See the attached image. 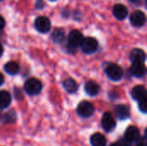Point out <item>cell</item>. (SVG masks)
I'll list each match as a JSON object with an SVG mask.
<instances>
[{
  "label": "cell",
  "mask_w": 147,
  "mask_h": 146,
  "mask_svg": "<svg viewBox=\"0 0 147 146\" xmlns=\"http://www.w3.org/2000/svg\"><path fill=\"white\" fill-rule=\"evenodd\" d=\"M4 70L9 75H16V74H17L19 72L20 67H19V65L16 62L10 61V62H8L4 65Z\"/></svg>",
  "instance_id": "ffe728a7"
},
{
  "label": "cell",
  "mask_w": 147,
  "mask_h": 146,
  "mask_svg": "<svg viewBox=\"0 0 147 146\" xmlns=\"http://www.w3.org/2000/svg\"><path fill=\"white\" fill-rule=\"evenodd\" d=\"M140 137V130L136 126H128L124 133V139L128 143L136 142Z\"/></svg>",
  "instance_id": "9c48e42d"
},
{
  "label": "cell",
  "mask_w": 147,
  "mask_h": 146,
  "mask_svg": "<svg viewBox=\"0 0 147 146\" xmlns=\"http://www.w3.org/2000/svg\"><path fill=\"white\" fill-rule=\"evenodd\" d=\"M24 89L29 96H36L42 89V84L40 80L36 78H29L24 84Z\"/></svg>",
  "instance_id": "6da1fadb"
},
{
  "label": "cell",
  "mask_w": 147,
  "mask_h": 146,
  "mask_svg": "<svg viewBox=\"0 0 147 146\" xmlns=\"http://www.w3.org/2000/svg\"><path fill=\"white\" fill-rule=\"evenodd\" d=\"M90 143H91L92 146H106L107 140L102 134L96 133L91 136Z\"/></svg>",
  "instance_id": "e0dca14e"
},
{
  "label": "cell",
  "mask_w": 147,
  "mask_h": 146,
  "mask_svg": "<svg viewBox=\"0 0 147 146\" xmlns=\"http://www.w3.org/2000/svg\"><path fill=\"white\" fill-rule=\"evenodd\" d=\"M115 114L116 117L121 120H127L130 116V112H129L128 108L125 105H122V104L117 105L115 108Z\"/></svg>",
  "instance_id": "4fadbf2b"
},
{
  "label": "cell",
  "mask_w": 147,
  "mask_h": 146,
  "mask_svg": "<svg viewBox=\"0 0 147 146\" xmlns=\"http://www.w3.org/2000/svg\"><path fill=\"white\" fill-rule=\"evenodd\" d=\"M77 112L83 118H89L94 114V106L89 102H82L78 104Z\"/></svg>",
  "instance_id": "277c9868"
},
{
  "label": "cell",
  "mask_w": 147,
  "mask_h": 146,
  "mask_svg": "<svg viewBox=\"0 0 147 146\" xmlns=\"http://www.w3.org/2000/svg\"><path fill=\"white\" fill-rule=\"evenodd\" d=\"M1 121L3 122V123H7V124H9V123H13L15 122L16 120V114L14 112H9L3 115H2L1 117Z\"/></svg>",
  "instance_id": "44dd1931"
},
{
  "label": "cell",
  "mask_w": 147,
  "mask_h": 146,
  "mask_svg": "<svg viewBox=\"0 0 147 146\" xmlns=\"http://www.w3.org/2000/svg\"><path fill=\"white\" fill-rule=\"evenodd\" d=\"M139 108L142 113H146L147 112V100L146 98L141 100L139 102Z\"/></svg>",
  "instance_id": "7402d4cb"
},
{
  "label": "cell",
  "mask_w": 147,
  "mask_h": 146,
  "mask_svg": "<svg viewBox=\"0 0 147 146\" xmlns=\"http://www.w3.org/2000/svg\"><path fill=\"white\" fill-rule=\"evenodd\" d=\"M99 85L94 81H89L84 85V90L90 96H96L99 93Z\"/></svg>",
  "instance_id": "9a60e30c"
},
{
  "label": "cell",
  "mask_w": 147,
  "mask_h": 146,
  "mask_svg": "<svg viewBox=\"0 0 147 146\" xmlns=\"http://www.w3.org/2000/svg\"><path fill=\"white\" fill-rule=\"evenodd\" d=\"M11 102V96L10 94L6 90L0 91V108L3 109L9 106Z\"/></svg>",
  "instance_id": "2e32d148"
},
{
  "label": "cell",
  "mask_w": 147,
  "mask_h": 146,
  "mask_svg": "<svg viewBox=\"0 0 147 146\" xmlns=\"http://www.w3.org/2000/svg\"><path fill=\"white\" fill-rule=\"evenodd\" d=\"M110 146H124V145H122L121 143H114V144L110 145Z\"/></svg>",
  "instance_id": "484cf974"
},
{
  "label": "cell",
  "mask_w": 147,
  "mask_h": 146,
  "mask_svg": "<svg viewBox=\"0 0 147 146\" xmlns=\"http://www.w3.org/2000/svg\"><path fill=\"white\" fill-rule=\"evenodd\" d=\"M130 71L131 74L136 77H143L146 73V68L144 63H133L130 68Z\"/></svg>",
  "instance_id": "30bf717a"
},
{
  "label": "cell",
  "mask_w": 147,
  "mask_h": 146,
  "mask_svg": "<svg viewBox=\"0 0 147 146\" xmlns=\"http://www.w3.org/2000/svg\"><path fill=\"white\" fill-rule=\"evenodd\" d=\"M102 126L103 130L107 133H110L115 128L116 122L110 113L109 112L104 113V114L102 115Z\"/></svg>",
  "instance_id": "5b68a950"
},
{
  "label": "cell",
  "mask_w": 147,
  "mask_h": 146,
  "mask_svg": "<svg viewBox=\"0 0 147 146\" xmlns=\"http://www.w3.org/2000/svg\"><path fill=\"white\" fill-rule=\"evenodd\" d=\"M3 82H4V77H3V75L0 72V86L3 83Z\"/></svg>",
  "instance_id": "d4e9b609"
},
{
  "label": "cell",
  "mask_w": 147,
  "mask_h": 146,
  "mask_svg": "<svg viewBox=\"0 0 147 146\" xmlns=\"http://www.w3.org/2000/svg\"><path fill=\"white\" fill-rule=\"evenodd\" d=\"M35 28L40 33H47L51 28V22L46 16H39L34 22Z\"/></svg>",
  "instance_id": "8992f818"
},
{
  "label": "cell",
  "mask_w": 147,
  "mask_h": 146,
  "mask_svg": "<svg viewBox=\"0 0 147 146\" xmlns=\"http://www.w3.org/2000/svg\"><path fill=\"white\" fill-rule=\"evenodd\" d=\"M146 15L141 10H135L130 15V22L134 27H142L146 23Z\"/></svg>",
  "instance_id": "52a82bcc"
},
{
  "label": "cell",
  "mask_w": 147,
  "mask_h": 146,
  "mask_svg": "<svg viewBox=\"0 0 147 146\" xmlns=\"http://www.w3.org/2000/svg\"><path fill=\"white\" fill-rule=\"evenodd\" d=\"M51 39L54 43H58L60 44L62 42H64L65 39V32L61 29V28H57L55 29L51 35Z\"/></svg>",
  "instance_id": "ac0fdd59"
},
{
  "label": "cell",
  "mask_w": 147,
  "mask_h": 146,
  "mask_svg": "<svg viewBox=\"0 0 147 146\" xmlns=\"http://www.w3.org/2000/svg\"><path fill=\"white\" fill-rule=\"evenodd\" d=\"M131 95H132L133 99L140 102V101L146 98V88L144 86L138 85V86H135L132 89Z\"/></svg>",
  "instance_id": "7c38bea8"
},
{
  "label": "cell",
  "mask_w": 147,
  "mask_h": 146,
  "mask_svg": "<svg viewBox=\"0 0 147 146\" xmlns=\"http://www.w3.org/2000/svg\"><path fill=\"white\" fill-rule=\"evenodd\" d=\"M81 47L84 52L87 54H90L96 51L98 47V42L95 38L86 37V38H84L81 43Z\"/></svg>",
  "instance_id": "3957f363"
},
{
  "label": "cell",
  "mask_w": 147,
  "mask_h": 146,
  "mask_svg": "<svg viewBox=\"0 0 147 146\" xmlns=\"http://www.w3.org/2000/svg\"><path fill=\"white\" fill-rule=\"evenodd\" d=\"M3 46H2V44L0 43V57L2 56V54H3Z\"/></svg>",
  "instance_id": "4316f807"
},
{
  "label": "cell",
  "mask_w": 147,
  "mask_h": 146,
  "mask_svg": "<svg viewBox=\"0 0 147 146\" xmlns=\"http://www.w3.org/2000/svg\"><path fill=\"white\" fill-rule=\"evenodd\" d=\"M51 1H55V0H51Z\"/></svg>",
  "instance_id": "f1b7e54d"
},
{
  "label": "cell",
  "mask_w": 147,
  "mask_h": 146,
  "mask_svg": "<svg viewBox=\"0 0 147 146\" xmlns=\"http://www.w3.org/2000/svg\"><path fill=\"white\" fill-rule=\"evenodd\" d=\"M5 26V21L2 15H0V30H2Z\"/></svg>",
  "instance_id": "cb8c5ba5"
},
{
  "label": "cell",
  "mask_w": 147,
  "mask_h": 146,
  "mask_svg": "<svg viewBox=\"0 0 147 146\" xmlns=\"http://www.w3.org/2000/svg\"><path fill=\"white\" fill-rule=\"evenodd\" d=\"M129 1H131V2H136V1H138V0H129Z\"/></svg>",
  "instance_id": "83f0119b"
},
{
  "label": "cell",
  "mask_w": 147,
  "mask_h": 146,
  "mask_svg": "<svg viewBox=\"0 0 147 146\" xmlns=\"http://www.w3.org/2000/svg\"><path fill=\"white\" fill-rule=\"evenodd\" d=\"M106 74L109 79L113 81H119L123 76V70L116 64H110L106 68Z\"/></svg>",
  "instance_id": "7a4b0ae2"
},
{
  "label": "cell",
  "mask_w": 147,
  "mask_h": 146,
  "mask_svg": "<svg viewBox=\"0 0 147 146\" xmlns=\"http://www.w3.org/2000/svg\"><path fill=\"white\" fill-rule=\"evenodd\" d=\"M0 1H2V0H0Z\"/></svg>",
  "instance_id": "f546056e"
},
{
  "label": "cell",
  "mask_w": 147,
  "mask_h": 146,
  "mask_svg": "<svg viewBox=\"0 0 147 146\" xmlns=\"http://www.w3.org/2000/svg\"><path fill=\"white\" fill-rule=\"evenodd\" d=\"M63 87L68 93H75L78 90V83L71 78H68L64 81Z\"/></svg>",
  "instance_id": "d6986e66"
},
{
  "label": "cell",
  "mask_w": 147,
  "mask_h": 146,
  "mask_svg": "<svg viewBox=\"0 0 147 146\" xmlns=\"http://www.w3.org/2000/svg\"><path fill=\"white\" fill-rule=\"evenodd\" d=\"M113 15L118 20H124L128 15V9L124 4L117 3L113 8Z\"/></svg>",
  "instance_id": "8fae6325"
},
{
  "label": "cell",
  "mask_w": 147,
  "mask_h": 146,
  "mask_svg": "<svg viewBox=\"0 0 147 146\" xmlns=\"http://www.w3.org/2000/svg\"><path fill=\"white\" fill-rule=\"evenodd\" d=\"M130 59L133 63H144V61L146 60V53L142 49L135 48L130 53Z\"/></svg>",
  "instance_id": "5bb4252c"
},
{
  "label": "cell",
  "mask_w": 147,
  "mask_h": 146,
  "mask_svg": "<svg viewBox=\"0 0 147 146\" xmlns=\"http://www.w3.org/2000/svg\"><path fill=\"white\" fill-rule=\"evenodd\" d=\"M136 146H147V139L146 134L145 136L140 137L138 139V140L136 141Z\"/></svg>",
  "instance_id": "603a6c76"
},
{
  "label": "cell",
  "mask_w": 147,
  "mask_h": 146,
  "mask_svg": "<svg viewBox=\"0 0 147 146\" xmlns=\"http://www.w3.org/2000/svg\"><path fill=\"white\" fill-rule=\"evenodd\" d=\"M84 40L83 34L78 30H72L68 35V42L69 46L72 48H76L81 46V43Z\"/></svg>",
  "instance_id": "ba28073f"
}]
</instances>
